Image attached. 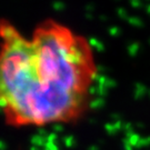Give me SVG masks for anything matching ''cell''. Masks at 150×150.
Wrapping results in <instances>:
<instances>
[{
	"label": "cell",
	"mask_w": 150,
	"mask_h": 150,
	"mask_svg": "<svg viewBox=\"0 0 150 150\" xmlns=\"http://www.w3.org/2000/svg\"><path fill=\"white\" fill-rule=\"evenodd\" d=\"M69 32L41 29L21 49L4 45L0 72V105L12 128H43L79 121L97 92L95 69L75 66Z\"/></svg>",
	"instance_id": "obj_1"
},
{
	"label": "cell",
	"mask_w": 150,
	"mask_h": 150,
	"mask_svg": "<svg viewBox=\"0 0 150 150\" xmlns=\"http://www.w3.org/2000/svg\"><path fill=\"white\" fill-rule=\"evenodd\" d=\"M85 17H86V19H88V20H92V19H93V16H92L91 12H86Z\"/></svg>",
	"instance_id": "obj_11"
},
{
	"label": "cell",
	"mask_w": 150,
	"mask_h": 150,
	"mask_svg": "<svg viewBox=\"0 0 150 150\" xmlns=\"http://www.w3.org/2000/svg\"><path fill=\"white\" fill-rule=\"evenodd\" d=\"M149 43H150V39H149Z\"/></svg>",
	"instance_id": "obj_15"
},
{
	"label": "cell",
	"mask_w": 150,
	"mask_h": 150,
	"mask_svg": "<svg viewBox=\"0 0 150 150\" xmlns=\"http://www.w3.org/2000/svg\"><path fill=\"white\" fill-rule=\"evenodd\" d=\"M145 1H150V0H145Z\"/></svg>",
	"instance_id": "obj_14"
},
{
	"label": "cell",
	"mask_w": 150,
	"mask_h": 150,
	"mask_svg": "<svg viewBox=\"0 0 150 150\" xmlns=\"http://www.w3.org/2000/svg\"><path fill=\"white\" fill-rule=\"evenodd\" d=\"M127 21H128L129 25H131L134 27H137V28L144 27V21L140 18H138V17H129Z\"/></svg>",
	"instance_id": "obj_5"
},
{
	"label": "cell",
	"mask_w": 150,
	"mask_h": 150,
	"mask_svg": "<svg viewBox=\"0 0 150 150\" xmlns=\"http://www.w3.org/2000/svg\"><path fill=\"white\" fill-rule=\"evenodd\" d=\"M117 15H118V17L120 18V19H122V20H128V12H127V10L125 9V8H118L117 9Z\"/></svg>",
	"instance_id": "obj_8"
},
{
	"label": "cell",
	"mask_w": 150,
	"mask_h": 150,
	"mask_svg": "<svg viewBox=\"0 0 150 150\" xmlns=\"http://www.w3.org/2000/svg\"><path fill=\"white\" fill-rule=\"evenodd\" d=\"M140 50V43L137 42V41H134V42H131L128 45V47H127V52L130 57H136L138 52H139Z\"/></svg>",
	"instance_id": "obj_4"
},
{
	"label": "cell",
	"mask_w": 150,
	"mask_h": 150,
	"mask_svg": "<svg viewBox=\"0 0 150 150\" xmlns=\"http://www.w3.org/2000/svg\"><path fill=\"white\" fill-rule=\"evenodd\" d=\"M120 28L117 27V26H111V27L108 29V33L110 35V37H113V38H117L119 37V35H120Z\"/></svg>",
	"instance_id": "obj_7"
},
{
	"label": "cell",
	"mask_w": 150,
	"mask_h": 150,
	"mask_svg": "<svg viewBox=\"0 0 150 150\" xmlns=\"http://www.w3.org/2000/svg\"><path fill=\"white\" fill-rule=\"evenodd\" d=\"M51 7H52V9L54 11H64V8H66V5L60 0H54V2L51 4Z\"/></svg>",
	"instance_id": "obj_6"
},
{
	"label": "cell",
	"mask_w": 150,
	"mask_h": 150,
	"mask_svg": "<svg viewBox=\"0 0 150 150\" xmlns=\"http://www.w3.org/2000/svg\"><path fill=\"white\" fill-rule=\"evenodd\" d=\"M93 10H95V6L92 5V4L86 5V12H92Z\"/></svg>",
	"instance_id": "obj_10"
},
{
	"label": "cell",
	"mask_w": 150,
	"mask_h": 150,
	"mask_svg": "<svg viewBox=\"0 0 150 150\" xmlns=\"http://www.w3.org/2000/svg\"><path fill=\"white\" fill-rule=\"evenodd\" d=\"M146 11H147V13L150 16V4H148V5L146 6Z\"/></svg>",
	"instance_id": "obj_13"
},
{
	"label": "cell",
	"mask_w": 150,
	"mask_h": 150,
	"mask_svg": "<svg viewBox=\"0 0 150 150\" xmlns=\"http://www.w3.org/2000/svg\"><path fill=\"white\" fill-rule=\"evenodd\" d=\"M18 36V32L15 30V28L11 27L10 25H7L6 22H4L1 25V37L4 38L5 42H9L12 39Z\"/></svg>",
	"instance_id": "obj_2"
},
{
	"label": "cell",
	"mask_w": 150,
	"mask_h": 150,
	"mask_svg": "<svg viewBox=\"0 0 150 150\" xmlns=\"http://www.w3.org/2000/svg\"><path fill=\"white\" fill-rule=\"evenodd\" d=\"M99 19H100L101 21H103V22L108 21V17H107V16H105V15H101V16L99 17Z\"/></svg>",
	"instance_id": "obj_12"
},
{
	"label": "cell",
	"mask_w": 150,
	"mask_h": 150,
	"mask_svg": "<svg viewBox=\"0 0 150 150\" xmlns=\"http://www.w3.org/2000/svg\"><path fill=\"white\" fill-rule=\"evenodd\" d=\"M129 4L131 7H134V8H141L142 7V1L141 0H129Z\"/></svg>",
	"instance_id": "obj_9"
},
{
	"label": "cell",
	"mask_w": 150,
	"mask_h": 150,
	"mask_svg": "<svg viewBox=\"0 0 150 150\" xmlns=\"http://www.w3.org/2000/svg\"><path fill=\"white\" fill-rule=\"evenodd\" d=\"M88 45H89V47L93 48L95 50L99 51V52H102L105 50V45L99 39H97L96 37H89V39H88Z\"/></svg>",
	"instance_id": "obj_3"
}]
</instances>
